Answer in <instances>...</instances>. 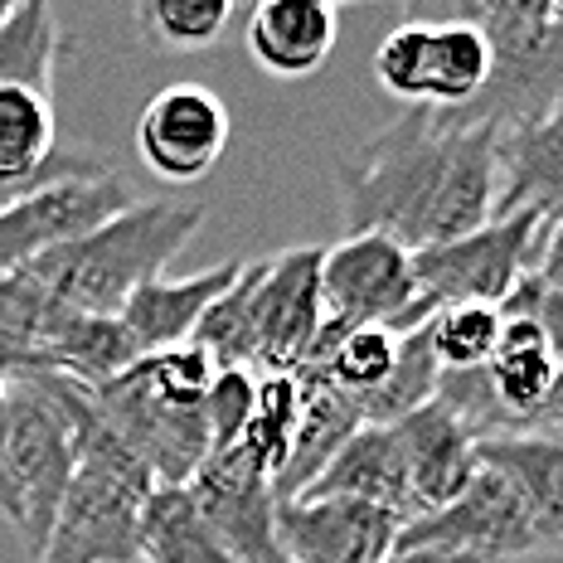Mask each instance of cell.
Instances as JSON below:
<instances>
[{
  "mask_svg": "<svg viewBox=\"0 0 563 563\" xmlns=\"http://www.w3.org/2000/svg\"><path fill=\"white\" fill-rule=\"evenodd\" d=\"M559 369H563V360L554 355L544 331L534 321H525V316H506L496 350L486 360V379H490V394L500 398V408L520 422V432L539 413L549 389H554Z\"/></svg>",
  "mask_w": 563,
  "mask_h": 563,
  "instance_id": "cell-23",
  "label": "cell"
},
{
  "mask_svg": "<svg viewBox=\"0 0 563 563\" xmlns=\"http://www.w3.org/2000/svg\"><path fill=\"white\" fill-rule=\"evenodd\" d=\"M229 146V108L199 84H170L136 117V156L166 185H195Z\"/></svg>",
  "mask_w": 563,
  "mask_h": 563,
  "instance_id": "cell-11",
  "label": "cell"
},
{
  "mask_svg": "<svg viewBox=\"0 0 563 563\" xmlns=\"http://www.w3.org/2000/svg\"><path fill=\"white\" fill-rule=\"evenodd\" d=\"M394 355H398V331H389V325H355V331L340 335V345L331 350L321 374L360 404V398L389 379Z\"/></svg>",
  "mask_w": 563,
  "mask_h": 563,
  "instance_id": "cell-32",
  "label": "cell"
},
{
  "mask_svg": "<svg viewBox=\"0 0 563 563\" xmlns=\"http://www.w3.org/2000/svg\"><path fill=\"white\" fill-rule=\"evenodd\" d=\"M126 205H136V199L117 170L40 185L0 214V273H20L34 257L84 239L98 224H108L112 214H122Z\"/></svg>",
  "mask_w": 563,
  "mask_h": 563,
  "instance_id": "cell-10",
  "label": "cell"
},
{
  "mask_svg": "<svg viewBox=\"0 0 563 563\" xmlns=\"http://www.w3.org/2000/svg\"><path fill=\"white\" fill-rule=\"evenodd\" d=\"M335 190L345 239L384 233L408 253L466 239L496 219L500 132L456 112L413 108L335 161Z\"/></svg>",
  "mask_w": 563,
  "mask_h": 563,
  "instance_id": "cell-1",
  "label": "cell"
},
{
  "mask_svg": "<svg viewBox=\"0 0 563 563\" xmlns=\"http://www.w3.org/2000/svg\"><path fill=\"white\" fill-rule=\"evenodd\" d=\"M404 442V462H408V490H413V515H432L442 506H452L472 476L481 472V442L472 438L462 418L448 404H422L418 413L389 422Z\"/></svg>",
  "mask_w": 563,
  "mask_h": 563,
  "instance_id": "cell-15",
  "label": "cell"
},
{
  "mask_svg": "<svg viewBox=\"0 0 563 563\" xmlns=\"http://www.w3.org/2000/svg\"><path fill=\"white\" fill-rule=\"evenodd\" d=\"M185 486L233 563H287L277 544L273 476L257 472L239 448L209 452Z\"/></svg>",
  "mask_w": 563,
  "mask_h": 563,
  "instance_id": "cell-13",
  "label": "cell"
},
{
  "mask_svg": "<svg viewBox=\"0 0 563 563\" xmlns=\"http://www.w3.org/2000/svg\"><path fill=\"white\" fill-rule=\"evenodd\" d=\"M253 394H257V374L253 369H219L205 398V422H209V452H229L239 448L243 428L253 413Z\"/></svg>",
  "mask_w": 563,
  "mask_h": 563,
  "instance_id": "cell-33",
  "label": "cell"
},
{
  "mask_svg": "<svg viewBox=\"0 0 563 563\" xmlns=\"http://www.w3.org/2000/svg\"><path fill=\"white\" fill-rule=\"evenodd\" d=\"M340 15L325 0H263L249 15V58L273 78H311L331 58Z\"/></svg>",
  "mask_w": 563,
  "mask_h": 563,
  "instance_id": "cell-19",
  "label": "cell"
},
{
  "mask_svg": "<svg viewBox=\"0 0 563 563\" xmlns=\"http://www.w3.org/2000/svg\"><path fill=\"white\" fill-rule=\"evenodd\" d=\"M525 432H539V438H559L563 442V369L554 379V389H549V398L539 404V413L525 422Z\"/></svg>",
  "mask_w": 563,
  "mask_h": 563,
  "instance_id": "cell-34",
  "label": "cell"
},
{
  "mask_svg": "<svg viewBox=\"0 0 563 563\" xmlns=\"http://www.w3.org/2000/svg\"><path fill=\"white\" fill-rule=\"evenodd\" d=\"M136 559L141 563H233L199 515L190 486H151L136 515Z\"/></svg>",
  "mask_w": 563,
  "mask_h": 563,
  "instance_id": "cell-24",
  "label": "cell"
},
{
  "mask_svg": "<svg viewBox=\"0 0 563 563\" xmlns=\"http://www.w3.org/2000/svg\"><path fill=\"white\" fill-rule=\"evenodd\" d=\"M321 257L325 249H287L257 263L253 321H257V369L263 374H291L307 360L311 340L325 321Z\"/></svg>",
  "mask_w": 563,
  "mask_h": 563,
  "instance_id": "cell-14",
  "label": "cell"
},
{
  "mask_svg": "<svg viewBox=\"0 0 563 563\" xmlns=\"http://www.w3.org/2000/svg\"><path fill=\"white\" fill-rule=\"evenodd\" d=\"M384 563H466V559H448V554H389Z\"/></svg>",
  "mask_w": 563,
  "mask_h": 563,
  "instance_id": "cell-37",
  "label": "cell"
},
{
  "mask_svg": "<svg viewBox=\"0 0 563 563\" xmlns=\"http://www.w3.org/2000/svg\"><path fill=\"white\" fill-rule=\"evenodd\" d=\"M462 20L486 34L490 84L456 117L476 126H525L563 108V0H520V5H472Z\"/></svg>",
  "mask_w": 563,
  "mask_h": 563,
  "instance_id": "cell-3",
  "label": "cell"
},
{
  "mask_svg": "<svg viewBox=\"0 0 563 563\" xmlns=\"http://www.w3.org/2000/svg\"><path fill=\"white\" fill-rule=\"evenodd\" d=\"M34 355H40L44 374L74 379L84 389H98V384L117 379V374L132 369L141 360L117 316H88V311L64 307V301L44 321V331L34 335Z\"/></svg>",
  "mask_w": 563,
  "mask_h": 563,
  "instance_id": "cell-20",
  "label": "cell"
},
{
  "mask_svg": "<svg viewBox=\"0 0 563 563\" xmlns=\"http://www.w3.org/2000/svg\"><path fill=\"white\" fill-rule=\"evenodd\" d=\"M394 554H448L466 563H510L539 554V534L525 515L520 496L496 472L472 476V486L452 500V506L413 515L398 534Z\"/></svg>",
  "mask_w": 563,
  "mask_h": 563,
  "instance_id": "cell-8",
  "label": "cell"
},
{
  "mask_svg": "<svg viewBox=\"0 0 563 563\" xmlns=\"http://www.w3.org/2000/svg\"><path fill=\"white\" fill-rule=\"evenodd\" d=\"M307 496L369 500V506L398 510L404 520H413V490H408V462H404L398 432L379 428V422H365V428L331 456V466L316 476V486Z\"/></svg>",
  "mask_w": 563,
  "mask_h": 563,
  "instance_id": "cell-22",
  "label": "cell"
},
{
  "mask_svg": "<svg viewBox=\"0 0 563 563\" xmlns=\"http://www.w3.org/2000/svg\"><path fill=\"white\" fill-rule=\"evenodd\" d=\"M297 413H301L297 374H257L253 413H249V428H243V438H239V452L249 456L263 476H277V466L287 462L291 432H297Z\"/></svg>",
  "mask_w": 563,
  "mask_h": 563,
  "instance_id": "cell-30",
  "label": "cell"
},
{
  "mask_svg": "<svg viewBox=\"0 0 563 563\" xmlns=\"http://www.w3.org/2000/svg\"><path fill=\"white\" fill-rule=\"evenodd\" d=\"M5 15H10V0H0V25H5Z\"/></svg>",
  "mask_w": 563,
  "mask_h": 563,
  "instance_id": "cell-38",
  "label": "cell"
},
{
  "mask_svg": "<svg viewBox=\"0 0 563 563\" xmlns=\"http://www.w3.org/2000/svg\"><path fill=\"white\" fill-rule=\"evenodd\" d=\"M438 379H442V365L428 345V321H422L413 331L398 335V355H394L389 379L374 394L360 398V418L389 428V422L418 413L422 404H432V398H438Z\"/></svg>",
  "mask_w": 563,
  "mask_h": 563,
  "instance_id": "cell-27",
  "label": "cell"
},
{
  "mask_svg": "<svg viewBox=\"0 0 563 563\" xmlns=\"http://www.w3.org/2000/svg\"><path fill=\"white\" fill-rule=\"evenodd\" d=\"M481 466L496 472L520 496L539 534V554H563V442L539 432L490 438L476 448Z\"/></svg>",
  "mask_w": 563,
  "mask_h": 563,
  "instance_id": "cell-18",
  "label": "cell"
},
{
  "mask_svg": "<svg viewBox=\"0 0 563 563\" xmlns=\"http://www.w3.org/2000/svg\"><path fill=\"white\" fill-rule=\"evenodd\" d=\"M233 15L229 0H136L132 20L146 49L156 54H199L219 44Z\"/></svg>",
  "mask_w": 563,
  "mask_h": 563,
  "instance_id": "cell-28",
  "label": "cell"
},
{
  "mask_svg": "<svg viewBox=\"0 0 563 563\" xmlns=\"http://www.w3.org/2000/svg\"><path fill=\"white\" fill-rule=\"evenodd\" d=\"M544 233L549 219L539 209H510V214H496L466 239L413 253L422 307H500L520 287V277L534 273Z\"/></svg>",
  "mask_w": 563,
  "mask_h": 563,
  "instance_id": "cell-5",
  "label": "cell"
},
{
  "mask_svg": "<svg viewBox=\"0 0 563 563\" xmlns=\"http://www.w3.org/2000/svg\"><path fill=\"white\" fill-rule=\"evenodd\" d=\"M500 325H506L500 307H442L428 321V345L448 374L486 369L490 350L500 340Z\"/></svg>",
  "mask_w": 563,
  "mask_h": 563,
  "instance_id": "cell-31",
  "label": "cell"
},
{
  "mask_svg": "<svg viewBox=\"0 0 563 563\" xmlns=\"http://www.w3.org/2000/svg\"><path fill=\"white\" fill-rule=\"evenodd\" d=\"M58 49H64V30L44 0L10 5L5 25H0V88H20L54 102Z\"/></svg>",
  "mask_w": 563,
  "mask_h": 563,
  "instance_id": "cell-25",
  "label": "cell"
},
{
  "mask_svg": "<svg viewBox=\"0 0 563 563\" xmlns=\"http://www.w3.org/2000/svg\"><path fill=\"white\" fill-rule=\"evenodd\" d=\"M88 398L98 408V418L146 462L156 486H185L199 472V462L209 456L205 408H180L170 398H161L156 384L141 369V360L117 374V379L88 389Z\"/></svg>",
  "mask_w": 563,
  "mask_h": 563,
  "instance_id": "cell-9",
  "label": "cell"
},
{
  "mask_svg": "<svg viewBox=\"0 0 563 563\" xmlns=\"http://www.w3.org/2000/svg\"><path fill=\"white\" fill-rule=\"evenodd\" d=\"M199 224H205V205H175V199L126 205L108 224L34 257L20 273H30L49 297L74 311L117 316L146 282L166 273V263L195 239Z\"/></svg>",
  "mask_w": 563,
  "mask_h": 563,
  "instance_id": "cell-2",
  "label": "cell"
},
{
  "mask_svg": "<svg viewBox=\"0 0 563 563\" xmlns=\"http://www.w3.org/2000/svg\"><path fill=\"white\" fill-rule=\"evenodd\" d=\"M404 515L350 496H297L277 506V544L287 563H384L398 549Z\"/></svg>",
  "mask_w": 563,
  "mask_h": 563,
  "instance_id": "cell-12",
  "label": "cell"
},
{
  "mask_svg": "<svg viewBox=\"0 0 563 563\" xmlns=\"http://www.w3.org/2000/svg\"><path fill=\"white\" fill-rule=\"evenodd\" d=\"M257 263H243L229 291L205 311L195 345L214 360V369H257V321H253Z\"/></svg>",
  "mask_w": 563,
  "mask_h": 563,
  "instance_id": "cell-29",
  "label": "cell"
},
{
  "mask_svg": "<svg viewBox=\"0 0 563 563\" xmlns=\"http://www.w3.org/2000/svg\"><path fill=\"white\" fill-rule=\"evenodd\" d=\"M58 151L54 102L20 88H0V185L34 180Z\"/></svg>",
  "mask_w": 563,
  "mask_h": 563,
  "instance_id": "cell-26",
  "label": "cell"
},
{
  "mask_svg": "<svg viewBox=\"0 0 563 563\" xmlns=\"http://www.w3.org/2000/svg\"><path fill=\"white\" fill-rule=\"evenodd\" d=\"M321 301L325 321L340 331L355 325H389V331H413L432 321L422 307L413 253L404 243L384 239V233H350L321 257Z\"/></svg>",
  "mask_w": 563,
  "mask_h": 563,
  "instance_id": "cell-7",
  "label": "cell"
},
{
  "mask_svg": "<svg viewBox=\"0 0 563 563\" xmlns=\"http://www.w3.org/2000/svg\"><path fill=\"white\" fill-rule=\"evenodd\" d=\"M297 389H301V413H297V432H291L287 462L273 476V496L297 500L316 486V476L331 466V456L365 428L360 404L345 389H335L321 369H297Z\"/></svg>",
  "mask_w": 563,
  "mask_h": 563,
  "instance_id": "cell-16",
  "label": "cell"
},
{
  "mask_svg": "<svg viewBox=\"0 0 563 563\" xmlns=\"http://www.w3.org/2000/svg\"><path fill=\"white\" fill-rule=\"evenodd\" d=\"M0 520L15 530V490H10V472H5V379H0Z\"/></svg>",
  "mask_w": 563,
  "mask_h": 563,
  "instance_id": "cell-36",
  "label": "cell"
},
{
  "mask_svg": "<svg viewBox=\"0 0 563 563\" xmlns=\"http://www.w3.org/2000/svg\"><path fill=\"white\" fill-rule=\"evenodd\" d=\"M534 277H544L554 291H563V224H554L539 243V257H534Z\"/></svg>",
  "mask_w": 563,
  "mask_h": 563,
  "instance_id": "cell-35",
  "label": "cell"
},
{
  "mask_svg": "<svg viewBox=\"0 0 563 563\" xmlns=\"http://www.w3.org/2000/svg\"><path fill=\"white\" fill-rule=\"evenodd\" d=\"M510 209H539L549 229L563 224V108L500 132L496 214H510Z\"/></svg>",
  "mask_w": 563,
  "mask_h": 563,
  "instance_id": "cell-21",
  "label": "cell"
},
{
  "mask_svg": "<svg viewBox=\"0 0 563 563\" xmlns=\"http://www.w3.org/2000/svg\"><path fill=\"white\" fill-rule=\"evenodd\" d=\"M374 78L408 108L462 112L490 84V44L472 20H408L374 49Z\"/></svg>",
  "mask_w": 563,
  "mask_h": 563,
  "instance_id": "cell-6",
  "label": "cell"
},
{
  "mask_svg": "<svg viewBox=\"0 0 563 563\" xmlns=\"http://www.w3.org/2000/svg\"><path fill=\"white\" fill-rule=\"evenodd\" d=\"M5 472L15 490V534L40 563L74 481V418L58 374L40 369L5 379Z\"/></svg>",
  "mask_w": 563,
  "mask_h": 563,
  "instance_id": "cell-4",
  "label": "cell"
},
{
  "mask_svg": "<svg viewBox=\"0 0 563 563\" xmlns=\"http://www.w3.org/2000/svg\"><path fill=\"white\" fill-rule=\"evenodd\" d=\"M243 263H219L209 273H195V277H156L117 311V321L126 325L132 335L136 355H161V350H175V345H190L205 311L214 307L219 297L229 291V282L239 277Z\"/></svg>",
  "mask_w": 563,
  "mask_h": 563,
  "instance_id": "cell-17",
  "label": "cell"
}]
</instances>
